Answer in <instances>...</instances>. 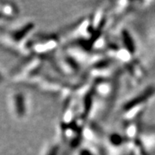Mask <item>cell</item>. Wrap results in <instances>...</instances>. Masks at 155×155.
<instances>
[{"label":"cell","instance_id":"cell-4","mask_svg":"<svg viewBox=\"0 0 155 155\" xmlns=\"http://www.w3.org/2000/svg\"><path fill=\"white\" fill-rule=\"evenodd\" d=\"M33 24L26 25L25 26L23 27L22 29H21L20 30H18V32H16V33H15V35H14V38H15V40H16V41L21 40L23 37H25L27 33H29V30H31V29H33Z\"/></svg>","mask_w":155,"mask_h":155},{"label":"cell","instance_id":"cell-1","mask_svg":"<svg viewBox=\"0 0 155 155\" xmlns=\"http://www.w3.org/2000/svg\"><path fill=\"white\" fill-rule=\"evenodd\" d=\"M153 94H155V87L150 86V87L147 88V90H144L142 94H139V96L133 98L130 101L127 102L124 105V109L127 111L132 109L133 108H135L137 105H139V104H142L147 100H148L149 98L153 96Z\"/></svg>","mask_w":155,"mask_h":155},{"label":"cell","instance_id":"cell-7","mask_svg":"<svg viewBox=\"0 0 155 155\" xmlns=\"http://www.w3.org/2000/svg\"><path fill=\"white\" fill-rule=\"evenodd\" d=\"M58 150H59V148H58V147H53V148H52V149L50 150L48 155H57Z\"/></svg>","mask_w":155,"mask_h":155},{"label":"cell","instance_id":"cell-8","mask_svg":"<svg viewBox=\"0 0 155 155\" xmlns=\"http://www.w3.org/2000/svg\"><path fill=\"white\" fill-rule=\"evenodd\" d=\"M81 155H92V154L90 153V151L82 150V153H81Z\"/></svg>","mask_w":155,"mask_h":155},{"label":"cell","instance_id":"cell-3","mask_svg":"<svg viewBox=\"0 0 155 155\" xmlns=\"http://www.w3.org/2000/svg\"><path fill=\"white\" fill-rule=\"evenodd\" d=\"M15 104H16L17 113L19 116H23L25 112V100L22 94H17L15 97Z\"/></svg>","mask_w":155,"mask_h":155},{"label":"cell","instance_id":"cell-2","mask_svg":"<svg viewBox=\"0 0 155 155\" xmlns=\"http://www.w3.org/2000/svg\"><path fill=\"white\" fill-rule=\"evenodd\" d=\"M122 37L123 41H124L125 47L127 49V51L131 54L134 53L135 51V45L131 34L127 30H124L122 32Z\"/></svg>","mask_w":155,"mask_h":155},{"label":"cell","instance_id":"cell-6","mask_svg":"<svg viewBox=\"0 0 155 155\" xmlns=\"http://www.w3.org/2000/svg\"><path fill=\"white\" fill-rule=\"evenodd\" d=\"M111 141L115 145H119L122 143V138L118 135H112L111 137Z\"/></svg>","mask_w":155,"mask_h":155},{"label":"cell","instance_id":"cell-9","mask_svg":"<svg viewBox=\"0 0 155 155\" xmlns=\"http://www.w3.org/2000/svg\"><path fill=\"white\" fill-rule=\"evenodd\" d=\"M1 79H2V78H1V75H0V81H1Z\"/></svg>","mask_w":155,"mask_h":155},{"label":"cell","instance_id":"cell-5","mask_svg":"<svg viewBox=\"0 0 155 155\" xmlns=\"http://www.w3.org/2000/svg\"><path fill=\"white\" fill-rule=\"evenodd\" d=\"M93 104V94H88L84 101V115L87 116L90 112Z\"/></svg>","mask_w":155,"mask_h":155}]
</instances>
